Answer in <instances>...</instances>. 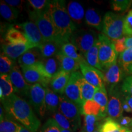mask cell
Segmentation results:
<instances>
[{
    "mask_svg": "<svg viewBox=\"0 0 132 132\" xmlns=\"http://www.w3.org/2000/svg\"><path fill=\"white\" fill-rule=\"evenodd\" d=\"M58 111L65 116L73 123L76 130H77L80 127L82 108L64 94L60 95V105Z\"/></svg>",
    "mask_w": 132,
    "mask_h": 132,
    "instance_id": "obj_9",
    "label": "cell"
},
{
    "mask_svg": "<svg viewBox=\"0 0 132 132\" xmlns=\"http://www.w3.org/2000/svg\"><path fill=\"white\" fill-rule=\"evenodd\" d=\"M123 71L118 61L108 68L104 69L102 72L104 75L105 82L111 86H115L122 79Z\"/></svg>",
    "mask_w": 132,
    "mask_h": 132,
    "instance_id": "obj_16",
    "label": "cell"
},
{
    "mask_svg": "<svg viewBox=\"0 0 132 132\" xmlns=\"http://www.w3.org/2000/svg\"><path fill=\"white\" fill-rule=\"evenodd\" d=\"M6 113L32 132H36L40 121L34 113L31 105L16 94L1 100Z\"/></svg>",
    "mask_w": 132,
    "mask_h": 132,
    "instance_id": "obj_1",
    "label": "cell"
},
{
    "mask_svg": "<svg viewBox=\"0 0 132 132\" xmlns=\"http://www.w3.org/2000/svg\"><path fill=\"white\" fill-rule=\"evenodd\" d=\"M117 122L124 127L128 128V127L132 126V118L128 116H122Z\"/></svg>",
    "mask_w": 132,
    "mask_h": 132,
    "instance_id": "obj_45",
    "label": "cell"
},
{
    "mask_svg": "<svg viewBox=\"0 0 132 132\" xmlns=\"http://www.w3.org/2000/svg\"><path fill=\"white\" fill-rule=\"evenodd\" d=\"M96 32L92 30H76L71 36L69 42L73 44L83 56L88 52L98 40Z\"/></svg>",
    "mask_w": 132,
    "mask_h": 132,
    "instance_id": "obj_6",
    "label": "cell"
},
{
    "mask_svg": "<svg viewBox=\"0 0 132 132\" xmlns=\"http://www.w3.org/2000/svg\"><path fill=\"white\" fill-rule=\"evenodd\" d=\"M80 70L84 78L97 89H105L103 73L98 69L91 67L86 62L80 63Z\"/></svg>",
    "mask_w": 132,
    "mask_h": 132,
    "instance_id": "obj_11",
    "label": "cell"
},
{
    "mask_svg": "<svg viewBox=\"0 0 132 132\" xmlns=\"http://www.w3.org/2000/svg\"><path fill=\"white\" fill-rule=\"evenodd\" d=\"M93 100L100 105L101 107L102 113L103 118L107 115V107L108 103V97L106 89H97L94 95Z\"/></svg>",
    "mask_w": 132,
    "mask_h": 132,
    "instance_id": "obj_31",
    "label": "cell"
},
{
    "mask_svg": "<svg viewBox=\"0 0 132 132\" xmlns=\"http://www.w3.org/2000/svg\"><path fill=\"white\" fill-rule=\"evenodd\" d=\"M98 48H99V41L98 39L96 41L94 45L85 54V59L87 64L91 67H95L102 72H103V69L100 65L98 59Z\"/></svg>",
    "mask_w": 132,
    "mask_h": 132,
    "instance_id": "obj_25",
    "label": "cell"
},
{
    "mask_svg": "<svg viewBox=\"0 0 132 132\" xmlns=\"http://www.w3.org/2000/svg\"><path fill=\"white\" fill-rule=\"evenodd\" d=\"M61 52L66 56L70 57V58L79 62L80 63L86 62L85 59L84 58L83 56H82V54L79 52L77 48L72 43L67 42L64 44L62 46Z\"/></svg>",
    "mask_w": 132,
    "mask_h": 132,
    "instance_id": "obj_30",
    "label": "cell"
},
{
    "mask_svg": "<svg viewBox=\"0 0 132 132\" xmlns=\"http://www.w3.org/2000/svg\"><path fill=\"white\" fill-rule=\"evenodd\" d=\"M127 73L128 74H130V75H132V65L130 66V67H129V69H128Z\"/></svg>",
    "mask_w": 132,
    "mask_h": 132,
    "instance_id": "obj_51",
    "label": "cell"
},
{
    "mask_svg": "<svg viewBox=\"0 0 132 132\" xmlns=\"http://www.w3.org/2000/svg\"><path fill=\"white\" fill-rule=\"evenodd\" d=\"M81 132H86V131H85V130H82V131H81Z\"/></svg>",
    "mask_w": 132,
    "mask_h": 132,
    "instance_id": "obj_54",
    "label": "cell"
},
{
    "mask_svg": "<svg viewBox=\"0 0 132 132\" xmlns=\"http://www.w3.org/2000/svg\"><path fill=\"white\" fill-rule=\"evenodd\" d=\"M20 11L16 8L11 7L6 4L4 1H1L0 3V14L4 19L12 21L17 19Z\"/></svg>",
    "mask_w": 132,
    "mask_h": 132,
    "instance_id": "obj_33",
    "label": "cell"
},
{
    "mask_svg": "<svg viewBox=\"0 0 132 132\" xmlns=\"http://www.w3.org/2000/svg\"><path fill=\"white\" fill-rule=\"evenodd\" d=\"M71 74L61 70L51 79L50 82V89L56 94H64V92L70 79Z\"/></svg>",
    "mask_w": 132,
    "mask_h": 132,
    "instance_id": "obj_17",
    "label": "cell"
},
{
    "mask_svg": "<svg viewBox=\"0 0 132 132\" xmlns=\"http://www.w3.org/2000/svg\"><path fill=\"white\" fill-rule=\"evenodd\" d=\"M18 132H32L30 130L28 129V128H26V127H24V126H23V125H20V129L19 130V131Z\"/></svg>",
    "mask_w": 132,
    "mask_h": 132,
    "instance_id": "obj_50",
    "label": "cell"
},
{
    "mask_svg": "<svg viewBox=\"0 0 132 132\" xmlns=\"http://www.w3.org/2000/svg\"><path fill=\"white\" fill-rule=\"evenodd\" d=\"M82 77L81 72L77 71L71 74L64 92V95L82 108V103L80 95V81Z\"/></svg>",
    "mask_w": 132,
    "mask_h": 132,
    "instance_id": "obj_10",
    "label": "cell"
},
{
    "mask_svg": "<svg viewBox=\"0 0 132 132\" xmlns=\"http://www.w3.org/2000/svg\"><path fill=\"white\" fill-rule=\"evenodd\" d=\"M118 62L122 70L127 73L128 69L132 65V48H127L119 54Z\"/></svg>",
    "mask_w": 132,
    "mask_h": 132,
    "instance_id": "obj_36",
    "label": "cell"
},
{
    "mask_svg": "<svg viewBox=\"0 0 132 132\" xmlns=\"http://www.w3.org/2000/svg\"><path fill=\"white\" fill-rule=\"evenodd\" d=\"M34 47H37L30 42L25 44H17V45L6 44H3L2 45L3 53L12 59L19 58L24 53Z\"/></svg>",
    "mask_w": 132,
    "mask_h": 132,
    "instance_id": "obj_15",
    "label": "cell"
},
{
    "mask_svg": "<svg viewBox=\"0 0 132 132\" xmlns=\"http://www.w3.org/2000/svg\"><path fill=\"white\" fill-rule=\"evenodd\" d=\"M48 10L57 34L64 44L69 42L76 26L67 12L65 1H50Z\"/></svg>",
    "mask_w": 132,
    "mask_h": 132,
    "instance_id": "obj_2",
    "label": "cell"
},
{
    "mask_svg": "<svg viewBox=\"0 0 132 132\" xmlns=\"http://www.w3.org/2000/svg\"><path fill=\"white\" fill-rule=\"evenodd\" d=\"M31 7L36 11H44L49 7L50 1L48 0H29L28 1Z\"/></svg>",
    "mask_w": 132,
    "mask_h": 132,
    "instance_id": "obj_41",
    "label": "cell"
},
{
    "mask_svg": "<svg viewBox=\"0 0 132 132\" xmlns=\"http://www.w3.org/2000/svg\"><path fill=\"white\" fill-rule=\"evenodd\" d=\"M63 44L56 41H47L42 44L40 47L43 59L54 57L61 52Z\"/></svg>",
    "mask_w": 132,
    "mask_h": 132,
    "instance_id": "obj_20",
    "label": "cell"
},
{
    "mask_svg": "<svg viewBox=\"0 0 132 132\" xmlns=\"http://www.w3.org/2000/svg\"><path fill=\"white\" fill-rule=\"evenodd\" d=\"M99 41L98 59L100 65L104 69L118 61V54L116 51L113 41L103 34L98 35Z\"/></svg>",
    "mask_w": 132,
    "mask_h": 132,
    "instance_id": "obj_5",
    "label": "cell"
},
{
    "mask_svg": "<svg viewBox=\"0 0 132 132\" xmlns=\"http://www.w3.org/2000/svg\"><path fill=\"white\" fill-rule=\"evenodd\" d=\"M52 118L55 120L59 127L62 129L68 130L73 132L77 131L73 123L59 111H57L53 114Z\"/></svg>",
    "mask_w": 132,
    "mask_h": 132,
    "instance_id": "obj_35",
    "label": "cell"
},
{
    "mask_svg": "<svg viewBox=\"0 0 132 132\" xmlns=\"http://www.w3.org/2000/svg\"><path fill=\"white\" fill-rule=\"evenodd\" d=\"M45 105L47 111L53 114L58 111L60 105V95H58L48 87H46Z\"/></svg>",
    "mask_w": 132,
    "mask_h": 132,
    "instance_id": "obj_24",
    "label": "cell"
},
{
    "mask_svg": "<svg viewBox=\"0 0 132 132\" xmlns=\"http://www.w3.org/2000/svg\"><path fill=\"white\" fill-rule=\"evenodd\" d=\"M39 132H61V128L53 118H50L42 125Z\"/></svg>",
    "mask_w": 132,
    "mask_h": 132,
    "instance_id": "obj_39",
    "label": "cell"
},
{
    "mask_svg": "<svg viewBox=\"0 0 132 132\" xmlns=\"http://www.w3.org/2000/svg\"><path fill=\"white\" fill-rule=\"evenodd\" d=\"M5 3L11 7L16 8L18 10L21 9L23 4V1H19V0H5Z\"/></svg>",
    "mask_w": 132,
    "mask_h": 132,
    "instance_id": "obj_46",
    "label": "cell"
},
{
    "mask_svg": "<svg viewBox=\"0 0 132 132\" xmlns=\"http://www.w3.org/2000/svg\"><path fill=\"white\" fill-rule=\"evenodd\" d=\"M61 132H73V131H70V130H68L62 129V128H61Z\"/></svg>",
    "mask_w": 132,
    "mask_h": 132,
    "instance_id": "obj_52",
    "label": "cell"
},
{
    "mask_svg": "<svg viewBox=\"0 0 132 132\" xmlns=\"http://www.w3.org/2000/svg\"><path fill=\"white\" fill-rule=\"evenodd\" d=\"M125 38H126V37L123 36V37L117 39V40L113 42L115 50L116 52L118 53V54H120L127 49L125 44Z\"/></svg>",
    "mask_w": 132,
    "mask_h": 132,
    "instance_id": "obj_44",
    "label": "cell"
},
{
    "mask_svg": "<svg viewBox=\"0 0 132 132\" xmlns=\"http://www.w3.org/2000/svg\"><path fill=\"white\" fill-rule=\"evenodd\" d=\"M122 90L127 95L132 96V75L127 77L122 85Z\"/></svg>",
    "mask_w": 132,
    "mask_h": 132,
    "instance_id": "obj_43",
    "label": "cell"
},
{
    "mask_svg": "<svg viewBox=\"0 0 132 132\" xmlns=\"http://www.w3.org/2000/svg\"><path fill=\"white\" fill-rule=\"evenodd\" d=\"M124 100L127 102V103L129 105L130 107L131 108L132 113V96H131V95H127V96H125Z\"/></svg>",
    "mask_w": 132,
    "mask_h": 132,
    "instance_id": "obj_49",
    "label": "cell"
},
{
    "mask_svg": "<svg viewBox=\"0 0 132 132\" xmlns=\"http://www.w3.org/2000/svg\"><path fill=\"white\" fill-rule=\"evenodd\" d=\"M41 63L46 73L51 78L61 70L60 63L56 56L47 59H42Z\"/></svg>",
    "mask_w": 132,
    "mask_h": 132,
    "instance_id": "obj_28",
    "label": "cell"
},
{
    "mask_svg": "<svg viewBox=\"0 0 132 132\" xmlns=\"http://www.w3.org/2000/svg\"><path fill=\"white\" fill-rule=\"evenodd\" d=\"M122 108L123 111L126 112V113H131V108L127 103V102L125 101V100H123L122 101Z\"/></svg>",
    "mask_w": 132,
    "mask_h": 132,
    "instance_id": "obj_48",
    "label": "cell"
},
{
    "mask_svg": "<svg viewBox=\"0 0 132 132\" xmlns=\"http://www.w3.org/2000/svg\"><path fill=\"white\" fill-rule=\"evenodd\" d=\"M97 89V87L87 82L82 76L80 81V95L82 105L85 102L93 100Z\"/></svg>",
    "mask_w": 132,
    "mask_h": 132,
    "instance_id": "obj_27",
    "label": "cell"
},
{
    "mask_svg": "<svg viewBox=\"0 0 132 132\" xmlns=\"http://www.w3.org/2000/svg\"><path fill=\"white\" fill-rule=\"evenodd\" d=\"M123 33L124 36H132V10L125 16Z\"/></svg>",
    "mask_w": 132,
    "mask_h": 132,
    "instance_id": "obj_42",
    "label": "cell"
},
{
    "mask_svg": "<svg viewBox=\"0 0 132 132\" xmlns=\"http://www.w3.org/2000/svg\"><path fill=\"white\" fill-rule=\"evenodd\" d=\"M21 69L26 81L29 85L40 84L45 88L50 86L52 78L46 73L41 61L33 65L22 67Z\"/></svg>",
    "mask_w": 132,
    "mask_h": 132,
    "instance_id": "obj_7",
    "label": "cell"
},
{
    "mask_svg": "<svg viewBox=\"0 0 132 132\" xmlns=\"http://www.w3.org/2000/svg\"><path fill=\"white\" fill-rule=\"evenodd\" d=\"M9 75L14 88L15 93L26 95L31 85L26 81L20 69L16 64Z\"/></svg>",
    "mask_w": 132,
    "mask_h": 132,
    "instance_id": "obj_14",
    "label": "cell"
},
{
    "mask_svg": "<svg viewBox=\"0 0 132 132\" xmlns=\"http://www.w3.org/2000/svg\"><path fill=\"white\" fill-rule=\"evenodd\" d=\"M82 115H93L104 118L102 113L101 107L94 100L85 102L82 106Z\"/></svg>",
    "mask_w": 132,
    "mask_h": 132,
    "instance_id": "obj_32",
    "label": "cell"
},
{
    "mask_svg": "<svg viewBox=\"0 0 132 132\" xmlns=\"http://www.w3.org/2000/svg\"><path fill=\"white\" fill-rule=\"evenodd\" d=\"M20 125L17 124L13 120L4 118L0 122V131L1 132H18Z\"/></svg>",
    "mask_w": 132,
    "mask_h": 132,
    "instance_id": "obj_38",
    "label": "cell"
},
{
    "mask_svg": "<svg viewBox=\"0 0 132 132\" xmlns=\"http://www.w3.org/2000/svg\"><path fill=\"white\" fill-rule=\"evenodd\" d=\"M18 26L23 30V33L25 34L29 42L35 45L37 47L39 48L45 42L42 34L34 21H26L23 23L19 24Z\"/></svg>",
    "mask_w": 132,
    "mask_h": 132,
    "instance_id": "obj_13",
    "label": "cell"
},
{
    "mask_svg": "<svg viewBox=\"0 0 132 132\" xmlns=\"http://www.w3.org/2000/svg\"><path fill=\"white\" fill-rule=\"evenodd\" d=\"M45 94V87L38 83L31 85L26 94V95L29 98V104L32 105L38 116L41 118L45 116L47 111Z\"/></svg>",
    "mask_w": 132,
    "mask_h": 132,
    "instance_id": "obj_8",
    "label": "cell"
},
{
    "mask_svg": "<svg viewBox=\"0 0 132 132\" xmlns=\"http://www.w3.org/2000/svg\"><path fill=\"white\" fill-rule=\"evenodd\" d=\"M93 132H100V128H98V129H97V130H95L94 131H93Z\"/></svg>",
    "mask_w": 132,
    "mask_h": 132,
    "instance_id": "obj_53",
    "label": "cell"
},
{
    "mask_svg": "<svg viewBox=\"0 0 132 132\" xmlns=\"http://www.w3.org/2000/svg\"><path fill=\"white\" fill-rule=\"evenodd\" d=\"M43 57L39 48H32L21 56L18 59L20 67L34 65L42 60Z\"/></svg>",
    "mask_w": 132,
    "mask_h": 132,
    "instance_id": "obj_18",
    "label": "cell"
},
{
    "mask_svg": "<svg viewBox=\"0 0 132 132\" xmlns=\"http://www.w3.org/2000/svg\"><path fill=\"white\" fill-rule=\"evenodd\" d=\"M15 90L9 75L0 76V97L1 100L14 94Z\"/></svg>",
    "mask_w": 132,
    "mask_h": 132,
    "instance_id": "obj_29",
    "label": "cell"
},
{
    "mask_svg": "<svg viewBox=\"0 0 132 132\" xmlns=\"http://www.w3.org/2000/svg\"><path fill=\"white\" fill-rule=\"evenodd\" d=\"M125 44L126 48H132V36H125Z\"/></svg>",
    "mask_w": 132,
    "mask_h": 132,
    "instance_id": "obj_47",
    "label": "cell"
},
{
    "mask_svg": "<svg viewBox=\"0 0 132 132\" xmlns=\"http://www.w3.org/2000/svg\"><path fill=\"white\" fill-rule=\"evenodd\" d=\"M5 39L7 42V44L12 45L29 43L25 34L14 27H11L8 29L5 35Z\"/></svg>",
    "mask_w": 132,
    "mask_h": 132,
    "instance_id": "obj_23",
    "label": "cell"
},
{
    "mask_svg": "<svg viewBox=\"0 0 132 132\" xmlns=\"http://www.w3.org/2000/svg\"><path fill=\"white\" fill-rule=\"evenodd\" d=\"M60 63L61 70L65 71L66 72L72 74L74 72L78 71L80 69V63L70 57L66 56L62 53H59L56 56Z\"/></svg>",
    "mask_w": 132,
    "mask_h": 132,
    "instance_id": "obj_21",
    "label": "cell"
},
{
    "mask_svg": "<svg viewBox=\"0 0 132 132\" xmlns=\"http://www.w3.org/2000/svg\"><path fill=\"white\" fill-rule=\"evenodd\" d=\"M124 19L125 16L122 15L106 12L103 19L102 34L113 42L123 37Z\"/></svg>",
    "mask_w": 132,
    "mask_h": 132,
    "instance_id": "obj_4",
    "label": "cell"
},
{
    "mask_svg": "<svg viewBox=\"0 0 132 132\" xmlns=\"http://www.w3.org/2000/svg\"><path fill=\"white\" fill-rule=\"evenodd\" d=\"M67 11L70 19L75 26L80 25L85 17V12L83 7L77 1H70L67 4Z\"/></svg>",
    "mask_w": 132,
    "mask_h": 132,
    "instance_id": "obj_19",
    "label": "cell"
},
{
    "mask_svg": "<svg viewBox=\"0 0 132 132\" xmlns=\"http://www.w3.org/2000/svg\"><path fill=\"white\" fill-rule=\"evenodd\" d=\"M100 132H132L129 128L121 126L116 120L106 118L100 127Z\"/></svg>",
    "mask_w": 132,
    "mask_h": 132,
    "instance_id": "obj_26",
    "label": "cell"
},
{
    "mask_svg": "<svg viewBox=\"0 0 132 132\" xmlns=\"http://www.w3.org/2000/svg\"><path fill=\"white\" fill-rule=\"evenodd\" d=\"M110 98H108L107 115L109 118L114 120H118L122 116V101L120 98L119 92L115 86H111L109 92Z\"/></svg>",
    "mask_w": 132,
    "mask_h": 132,
    "instance_id": "obj_12",
    "label": "cell"
},
{
    "mask_svg": "<svg viewBox=\"0 0 132 132\" xmlns=\"http://www.w3.org/2000/svg\"><path fill=\"white\" fill-rule=\"evenodd\" d=\"M131 1L128 0H114L111 1L112 8L117 12H124L129 7Z\"/></svg>",
    "mask_w": 132,
    "mask_h": 132,
    "instance_id": "obj_40",
    "label": "cell"
},
{
    "mask_svg": "<svg viewBox=\"0 0 132 132\" xmlns=\"http://www.w3.org/2000/svg\"><path fill=\"white\" fill-rule=\"evenodd\" d=\"M85 20L87 25L92 26L98 31H102L103 20L100 14L94 8H89L86 10Z\"/></svg>",
    "mask_w": 132,
    "mask_h": 132,
    "instance_id": "obj_22",
    "label": "cell"
},
{
    "mask_svg": "<svg viewBox=\"0 0 132 132\" xmlns=\"http://www.w3.org/2000/svg\"><path fill=\"white\" fill-rule=\"evenodd\" d=\"M102 119L93 115H85L84 118V130L86 132H93L100 128Z\"/></svg>",
    "mask_w": 132,
    "mask_h": 132,
    "instance_id": "obj_34",
    "label": "cell"
},
{
    "mask_svg": "<svg viewBox=\"0 0 132 132\" xmlns=\"http://www.w3.org/2000/svg\"><path fill=\"white\" fill-rule=\"evenodd\" d=\"M30 17L37 26L45 42L56 41L64 44L56 30L48 8L44 11L31 12Z\"/></svg>",
    "mask_w": 132,
    "mask_h": 132,
    "instance_id": "obj_3",
    "label": "cell"
},
{
    "mask_svg": "<svg viewBox=\"0 0 132 132\" xmlns=\"http://www.w3.org/2000/svg\"><path fill=\"white\" fill-rule=\"evenodd\" d=\"M16 64L13 59L6 54L1 53L0 56V73L1 75H9Z\"/></svg>",
    "mask_w": 132,
    "mask_h": 132,
    "instance_id": "obj_37",
    "label": "cell"
}]
</instances>
